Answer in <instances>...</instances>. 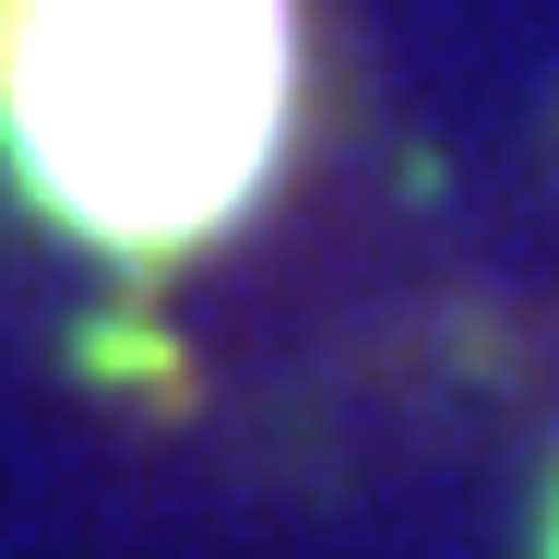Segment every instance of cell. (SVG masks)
I'll return each mask as SVG.
<instances>
[{
  "label": "cell",
  "instance_id": "obj_2",
  "mask_svg": "<svg viewBox=\"0 0 559 559\" xmlns=\"http://www.w3.org/2000/svg\"><path fill=\"white\" fill-rule=\"evenodd\" d=\"M548 559H559V524H548Z\"/></svg>",
  "mask_w": 559,
  "mask_h": 559
},
{
  "label": "cell",
  "instance_id": "obj_1",
  "mask_svg": "<svg viewBox=\"0 0 559 559\" xmlns=\"http://www.w3.org/2000/svg\"><path fill=\"white\" fill-rule=\"evenodd\" d=\"M298 131V0H0V167L108 262H179Z\"/></svg>",
  "mask_w": 559,
  "mask_h": 559
}]
</instances>
